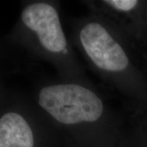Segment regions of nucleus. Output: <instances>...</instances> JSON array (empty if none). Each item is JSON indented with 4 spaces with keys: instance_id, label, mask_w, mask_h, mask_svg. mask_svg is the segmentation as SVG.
<instances>
[{
    "instance_id": "f257e3e1",
    "label": "nucleus",
    "mask_w": 147,
    "mask_h": 147,
    "mask_svg": "<svg viewBox=\"0 0 147 147\" xmlns=\"http://www.w3.org/2000/svg\"><path fill=\"white\" fill-rule=\"evenodd\" d=\"M34 105L53 140L72 147H110L120 141L126 123L92 82L40 80Z\"/></svg>"
},
{
    "instance_id": "f03ea898",
    "label": "nucleus",
    "mask_w": 147,
    "mask_h": 147,
    "mask_svg": "<svg viewBox=\"0 0 147 147\" xmlns=\"http://www.w3.org/2000/svg\"><path fill=\"white\" fill-rule=\"evenodd\" d=\"M69 38L101 81L127 97L141 96L140 75L132 61L130 39L98 14L66 17Z\"/></svg>"
},
{
    "instance_id": "39448f33",
    "label": "nucleus",
    "mask_w": 147,
    "mask_h": 147,
    "mask_svg": "<svg viewBox=\"0 0 147 147\" xmlns=\"http://www.w3.org/2000/svg\"><path fill=\"white\" fill-rule=\"evenodd\" d=\"M88 10L103 16L123 32L130 41L137 36L142 3L138 0L81 1Z\"/></svg>"
},
{
    "instance_id": "20e7f679",
    "label": "nucleus",
    "mask_w": 147,
    "mask_h": 147,
    "mask_svg": "<svg viewBox=\"0 0 147 147\" xmlns=\"http://www.w3.org/2000/svg\"><path fill=\"white\" fill-rule=\"evenodd\" d=\"M53 136L34 108L21 102L0 114V147H42Z\"/></svg>"
},
{
    "instance_id": "7ed1b4c3",
    "label": "nucleus",
    "mask_w": 147,
    "mask_h": 147,
    "mask_svg": "<svg viewBox=\"0 0 147 147\" xmlns=\"http://www.w3.org/2000/svg\"><path fill=\"white\" fill-rule=\"evenodd\" d=\"M58 0L27 2L11 39L55 69L64 81L91 83L64 30Z\"/></svg>"
}]
</instances>
